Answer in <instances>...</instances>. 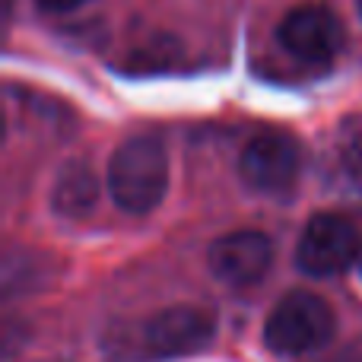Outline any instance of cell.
Masks as SVG:
<instances>
[{
	"label": "cell",
	"instance_id": "obj_12",
	"mask_svg": "<svg viewBox=\"0 0 362 362\" xmlns=\"http://www.w3.org/2000/svg\"><path fill=\"white\" fill-rule=\"evenodd\" d=\"M359 270H362V261H359Z\"/></svg>",
	"mask_w": 362,
	"mask_h": 362
},
{
	"label": "cell",
	"instance_id": "obj_6",
	"mask_svg": "<svg viewBox=\"0 0 362 362\" xmlns=\"http://www.w3.org/2000/svg\"><path fill=\"white\" fill-rule=\"evenodd\" d=\"M238 172L248 187L261 194H280L296 185L302 172V146L289 134H257L238 156Z\"/></svg>",
	"mask_w": 362,
	"mask_h": 362
},
{
	"label": "cell",
	"instance_id": "obj_1",
	"mask_svg": "<svg viewBox=\"0 0 362 362\" xmlns=\"http://www.w3.org/2000/svg\"><path fill=\"white\" fill-rule=\"evenodd\" d=\"M105 185L124 213H153L169 191V153L163 140L153 134L127 137L108 159Z\"/></svg>",
	"mask_w": 362,
	"mask_h": 362
},
{
	"label": "cell",
	"instance_id": "obj_10",
	"mask_svg": "<svg viewBox=\"0 0 362 362\" xmlns=\"http://www.w3.org/2000/svg\"><path fill=\"white\" fill-rule=\"evenodd\" d=\"M35 4L48 13H70V10H76V6L89 4V0H35Z\"/></svg>",
	"mask_w": 362,
	"mask_h": 362
},
{
	"label": "cell",
	"instance_id": "obj_11",
	"mask_svg": "<svg viewBox=\"0 0 362 362\" xmlns=\"http://www.w3.org/2000/svg\"><path fill=\"white\" fill-rule=\"evenodd\" d=\"M359 16H362V0H359Z\"/></svg>",
	"mask_w": 362,
	"mask_h": 362
},
{
	"label": "cell",
	"instance_id": "obj_3",
	"mask_svg": "<svg viewBox=\"0 0 362 362\" xmlns=\"http://www.w3.org/2000/svg\"><path fill=\"white\" fill-rule=\"evenodd\" d=\"M362 261L359 229L340 213H318L305 223L296 245V264L308 276H334Z\"/></svg>",
	"mask_w": 362,
	"mask_h": 362
},
{
	"label": "cell",
	"instance_id": "obj_7",
	"mask_svg": "<svg viewBox=\"0 0 362 362\" xmlns=\"http://www.w3.org/2000/svg\"><path fill=\"white\" fill-rule=\"evenodd\" d=\"M206 264H210V274L219 283L245 289L267 276L270 264H274V245L257 229H238L210 245Z\"/></svg>",
	"mask_w": 362,
	"mask_h": 362
},
{
	"label": "cell",
	"instance_id": "obj_2",
	"mask_svg": "<svg viewBox=\"0 0 362 362\" xmlns=\"http://www.w3.org/2000/svg\"><path fill=\"white\" fill-rule=\"evenodd\" d=\"M334 331H337V315L331 302L308 289H293L270 308L264 344L280 356H305L331 344Z\"/></svg>",
	"mask_w": 362,
	"mask_h": 362
},
{
	"label": "cell",
	"instance_id": "obj_9",
	"mask_svg": "<svg viewBox=\"0 0 362 362\" xmlns=\"http://www.w3.org/2000/svg\"><path fill=\"white\" fill-rule=\"evenodd\" d=\"M337 153H340V169H344V175L356 187H362V124L344 131Z\"/></svg>",
	"mask_w": 362,
	"mask_h": 362
},
{
	"label": "cell",
	"instance_id": "obj_5",
	"mask_svg": "<svg viewBox=\"0 0 362 362\" xmlns=\"http://www.w3.org/2000/svg\"><path fill=\"white\" fill-rule=\"evenodd\" d=\"M276 38L296 61L321 67V64H331L344 48V23L327 6L305 4L280 19Z\"/></svg>",
	"mask_w": 362,
	"mask_h": 362
},
{
	"label": "cell",
	"instance_id": "obj_4",
	"mask_svg": "<svg viewBox=\"0 0 362 362\" xmlns=\"http://www.w3.org/2000/svg\"><path fill=\"white\" fill-rule=\"evenodd\" d=\"M216 334V315L200 305H172L153 315L140 327V346L153 359L191 356L210 346Z\"/></svg>",
	"mask_w": 362,
	"mask_h": 362
},
{
	"label": "cell",
	"instance_id": "obj_8",
	"mask_svg": "<svg viewBox=\"0 0 362 362\" xmlns=\"http://www.w3.org/2000/svg\"><path fill=\"white\" fill-rule=\"evenodd\" d=\"M99 204V178L86 163H70L57 175L51 206L67 219H86Z\"/></svg>",
	"mask_w": 362,
	"mask_h": 362
}]
</instances>
